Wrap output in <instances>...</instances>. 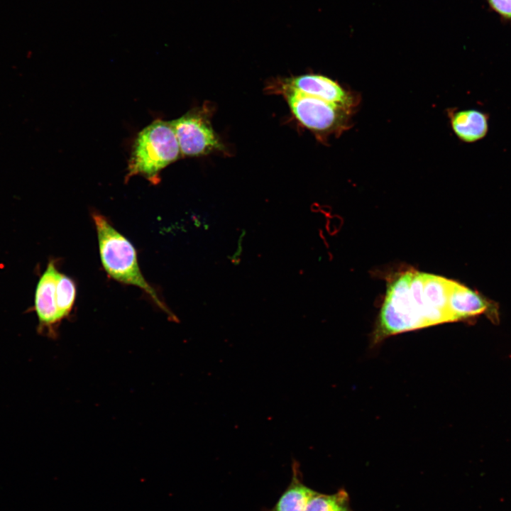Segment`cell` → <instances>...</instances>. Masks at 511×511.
Masks as SVG:
<instances>
[{
	"mask_svg": "<svg viewBox=\"0 0 511 511\" xmlns=\"http://www.w3.org/2000/svg\"><path fill=\"white\" fill-rule=\"evenodd\" d=\"M282 80L299 92L339 106L349 111H352L358 104L357 96L326 76L305 74Z\"/></svg>",
	"mask_w": 511,
	"mask_h": 511,
	"instance_id": "obj_6",
	"label": "cell"
},
{
	"mask_svg": "<svg viewBox=\"0 0 511 511\" xmlns=\"http://www.w3.org/2000/svg\"><path fill=\"white\" fill-rule=\"evenodd\" d=\"M213 112L210 102L204 103L171 121L182 155L198 157L225 152L226 147L211 123Z\"/></svg>",
	"mask_w": 511,
	"mask_h": 511,
	"instance_id": "obj_4",
	"label": "cell"
},
{
	"mask_svg": "<svg viewBox=\"0 0 511 511\" xmlns=\"http://www.w3.org/2000/svg\"><path fill=\"white\" fill-rule=\"evenodd\" d=\"M267 91L282 96L295 119L319 140L339 136L350 126L351 111L299 92L282 79L272 82Z\"/></svg>",
	"mask_w": 511,
	"mask_h": 511,
	"instance_id": "obj_3",
	"label": "cell"
},
{
	"mask_svg": "<svg viewBox=\"0 0 511 511\" xmlns=\"http://www.w3.org/2000/svg\"><path fill=\"white\" fill-rule=\"evenodd\" d=\"M451 128L462 142L473 143L483 139L489 130V114L468 109L449 111Z\"/></svg>",
	"mask_w": 511,
	"mask_h": 511,
	"instance_id": "obj_8",
	"label": "cell"
},
{
	"mask_svg": "<svg viewBox=\"0 0 511 511\" xmlns=\"http://www.w3.org/2000/svg\"><path fill=\"white\" fill-rule=\"evenodd\" d=\"M60 273L56 261L50 260L38 280L35 292L34 310L38 320L37 331L39 334L51 339L57 338L62 322L57 310L56 292Z\"/></svg>",
	"mask_w": 511,
	"mask_h": 511,
	"instance_id": "obj_5",
	"label": "cell"
},
{
	"mask_svg": "<svg viewBox=\"0 0 511 511\" xmlns=\"http://www.w3.org/2000/svg\"><path fill=\"white\" fill-rule=\"evenodd\" d=\"M92 217L97 233L100 260L108 276L122 284L143 290L170 320L177 321L176 316L143 276L132 243L101 214L94 211Z\"/></svg>",
	"mask_w": 511,
	"mask_h": 511,
	"instance_id": "obj_1",
	"label": "cell"
},
{
	"mask_svg": "<svg viewBox=\"0 0 511 511\" xmlns=\"http://www.w3.org/2000/svg\"><path fill=\"white\" fill-rule=\"evenodd\" d=\"M56 292L59 317L62 321L69 317L75 302L77 287L75 281L70 277L60 273Z\"/></svg>",
	"mask_w": 511,
	"mask_h": 511,
	"instance_id": "obj_11",
	"label": "cell"
},
{
	"mask_svg": "<svg viewBox=\"0 0 511 511\" xmlns=\"http://www.w3.org/2000/svg\"><path fill=\"white\" fill-rule=\"evenodd\" d=\"M488 2L500 17L511 22V0H488Z\"/></svg>",
	"mask_w": 511,
	"mask_h": 511,
	"instance_id": "obj_12",
	"label": "cell"
},
{
	"mask_svg": "<svg viewBox=\"0 0 511 511\" xmlns=\"http://www.w3.org/2000/svg\"><path fill=\"white\" fill-rule=\"evenodd\" d=\"M304 511H353L348 493L343 488L334 494L317 493L308 502Z\"/></svg>",
	"mask_w": 511,
	"mask_h": 511,
	"instance_id": "obj_10",
	"label": "cell"
},
{
	"mask_svg": "<svg viewBox=\"0 0 511 511\" xmlns=\"http://www.w3.org/2000/svg\"><path fill=\"white\" fill-rule=\"evenodd\" d=\"M181 155L171 121L156 120L137 136L128 166L127 177L141 175L153 185L160 172Z\"/></svg>",
	"mask_w": 511,
	"mask_h": 511,
	"instance_id": "obj_2",
	"label": "cell"
},
{
	"mask_svg": "<svg viewBox=\"0 0 511 511\" xmlns=\"http://www.w3.org/2000/svg\"><path fill=\"white\" fill-rule=\"evenodd\" d=\"M317 493L304 483L300 464L293 459L290 483L275 505L266 511H304L309 500Z\"/></svg>",
	"mask_w": 511,
	"mask_h": 511,
	"instance_id": "obj_9",
	"label": "cell"
},
{
	"mask_svg": "<svg viewBox=\"0 0 511 511\" xmlns=\"http://www.w3.org/2000/svg\"><path fill=\"white\" fill-rule=\"evenodd\" d=\"M449 309L453 322L467 319L485 314L493 322L498 319L494 304L478 292L452 281L449 296Z\"/></svg>",
	"mask_w": 511,
	"mask_h": 511,
	"instance_id": "obj_7",
	"label": "cell"
}]
</instances>
